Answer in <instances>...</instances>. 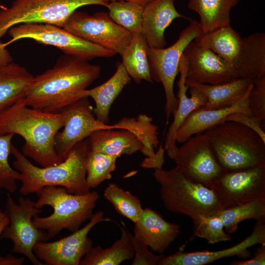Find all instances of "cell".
I'll list each match as a JSON object with an SVG mask.
<instances>
[{
	"instance_id": "obj_1",
	"label": "cell",
	"mask_w": 265,
	"mask_h": 265,
	"mask_svg": "<svg viewBox=\"0 0 265 265\" xmlns=\"http://www.w3.org/2000/svg\"><path fill=\"white\" fill-rule=\"evenodd\" d=\"M100 73L99 66L65 54L52 68L33 76L22 98L30 107L59 113L70 104L88 97L87 88Z\"/></svg>"
},
{
	"instance_id": "obj_2",
	"label": "cell",
	"mask_w": 265,
	"mask_h": 265,
	"mask_svg": "<svg viewBox=\"0 0 265 265\" xmlns=\"http://www.w3.org/2000/svg\"><path fill=\"white\" fill-rule=\"evenodd\" d=\"M22 98L0 114V134L22 137L25 141L22 153L41 167L60 163L62 161L56 152L54 139L63 127L61 113L30 107Z\"/></svg>"
},
{
	"instance_id": "obj_3",
	"label": "cell",
	"mask_w": 265,
	"mask_h": 265,
	"mask_svg": "<svg viewBox=\"0 0 265 265\" xmlns=\"http://www.w3.org/2000/svg\"><path fill=\"white\" fill-rule=\"evenodd\" d=\"M88 149L86 138L76 144L60 163L39 167L33 164L12 144L11 154L15 158L13 165L22 174L20 193L23 195L36 193L47 186H62L75 194L89 192L90 189L86 183L85 168Z\"/></svg>"
},
{
	"instance_id": "obj_4",
	"label": "cell",
	"mask_w": 265,
	"mask_h": 265,
	"mask_svg": "<svg viewBox=\"0 0 265 265\" xmlns=\"http://www.w3.org/2000/svg\"><path fill=\"white\" fill-rule=\"evenodd\" d=\"M203 133L224 171L265 167V141L251 128L229 121L219 123Z\"/></svg>"
},
{
	"instance_id": "obj_5",
	"label": "cell",
	"mask_w": 265,
	"mask_h": 265,
	"mask_svg": "<svg viewBox=\"0 0 265 265\" xmlns=\"http://www.w3.org/2000/svg\"><path fill=\"white\" fill-rule=\"evenodd\" d=\"M36 194L38 198L35 206L41 209L45 206H50L53 212L46 217L35 216L32 221L37 228L46 231L51 238L63 229L72 232L79 229L82 223L91 218L100 198L96 191L75 194L59 186H45Z\"/></svg>"
},
{
	"instance_id": "obj_6",
	"label": "cell",
	"mask_w": 265,
	"mask_h": 265,
	"mask_svg": "<svg viewBox=\"0 0 265 265\" xmlns=\"http://www.w3.org/2000/svg\"><path fill=\"white\" fill-rule=\"evenodd\" d=\"M160 186V198L170 212L189 217L193 223L200 215L215 214L222 209L213 190L185 177L175 167L155 169L153 174Z\"/></svg>"
},
{
	"instance_id": "obj_7",
	"label": "cell",
	"mask_w": 265,
	"mask_h": 265,
	"mask_svg": "<svg viewBox=\"0 0 265 265\" xmlns=\"http://www.w3.org/2000/svg\"><path fill=\"white\" fill-rule=\"evenodd\" d=\"M107 0H15L0 9V39L12 26L39 23L63 27L79 8L90 5L107 7Z\"/></svg>"
},
{
	"instance_id": "obj_8",
	"label": "cell",
	"mask_w": 265,
	"mask_h": 265,
	"mask_svg": "<svg viewBox=\"0 0 265 265\" xmlns=\"http://www.w3.org/2000/svg\"><path fill=\"white\" fill-rule=\"evenodd\" d=\"M7 33L11 37L7 45L20 39H31L54 46L66 54L87 61L98 57L109 58L117 54L54 25L22 24L11 27Z\"/></svg>"
},
{
	"instance_id": "obj_9",
	"label": "cell",
	"mask_w": 265,
	"mask_h": 265,
	"mask_svg": "<svg viewBox=\"0 0 265 265\" xmlns=\"http://www.w3.org/2000/svg\"><path fill=\"white\" fill-rule=\"evenodd\" d=\"M202 34L199 22L190 20L189 25L180 33L177 40L168 48L148 47V56L153 82L161 83L165 95V112L168 120L174 114L178 99L174 91V83L179 74L181 58L187 46Z\"/></svg>"
},
{
	"instance_id": "obj_10",
	"label": "cell",
	"mask_w": 265,
	"mask_h": 265,
	"mask_svg": "<svg viewBox=\"0 0 265 265\" xmlns=\"http://www.w3.org/2000/svg\"><path fill=\"white\" fill-rule=\"evenodd\" d=\"M42 211L35 206V202L21 196L17 203L7 194L4 212L9 222L1 233L0 239H10L13 244L11 252L24 255L34 265L43 264L35 255L34 246L38 242L51 239L46 231L37 228L32 221L33 217Z\"/></svg>"
},
{
	"instance_id": "obj_11",
	"label": "cell",
	"mask_w": 265,
	"mask_h": 265,
	"mask_svg": "<svg viewBox=\"0 0 265 265\" xmlns=\"http://www.w3.org/2000/svg\"><path fill=\"white\" fill-rule=\"evenodd\" d=\"M62 27L121 56L132 37L129 31L115 23L108 13L105 12H99L90 15L76 10Z\"/></svg>"
},
{
	"instance_id": "obj_12",
	"label": "cell",
	"mask_w": 265,
	"mask_h": 265,
	"mask_svg": "<svg viewBox=\"0 0 265 265\" xmlns=\"http://www.w3.org/2000/svg\"><path fill=\"white\" fill-rule=\"evenodd\" d=\"M175 167L186 178L212 188L224 172L216 160L203 132L190 137L178 148Z\"/></svg>"
},
{
	"instance_id": "obj_13",
	"label": "cell",
	"mask_w": 265,
	"mask_h": 265,
	"mask_svg": "<svg viewBox=\"0 0 265 265\" xmlns=\"http://www.w3.org/2000/svg\"><path fill=\"white\" fill-rule=\"evenodd\" d=\"M104 215L103 211H99L93 214L86 225L72 234L54 241L36 243L33 248L35 255L46 265H79L93 246L92 240L88 237L90 230L99 223L113 221Z\"/></svg>"
},
{
	"instance_id": "obj_14",
	"label": "cell",
	"mask_w": 265,
	"mask_h": 265,
	"mask_svg": "<svg viewBox=\"0 0 265 265\" xmlns=\"http://www.w3.org/2000/svg\"><path fill=\"white\" fill-rule=\"evenodd\" d=\"M222 210L250 201H265V167L224 171L212 188Z\"/></svg>"
},
{
	"instance_id": "obj_15",
	"label": "cell",
	"mask_w": 265,
	"mask_h": 265,
	"mask_svg": "<svg viewBox=\"0 0 265 265\" xmlns=\"http://www.w3.org/2000/svg\"><path fill=\"white\" fill-rule=\"evenodd\" d=\"M88 97L79 99L65 107L60 112L63 129L58 131L54 139L56 152L62 161L78 143L92 133L102 129H114L112 125L105 124L94 117Z\"/></svg>"
},
{
	"instance_id": "obj_16",
	"label": "cell",
	"mask_w": 265,
	"mask_h": 265,
	"mask_svg": "<svg viewBox=\"0 0 265 265\" xmlns=\"http://www.w3.org/2000/svg\"><path fill=\"white\" fill-rule=\"evenodd\" d=\"M186 80L201 84H219L238 78L230 65L208 48L194 40L185 49Z\"/></svg>"
},
{
	"instance_id": "obj_17",
	"label": "cell",
	"mask_w": 265,
	"mask_h": 265,
	"mask_svg": "<svg viewBox=\"0 0 265 265\" xmlns=\"http://www.w3.org/2000/svg\"><path fill=\"white\" fill-rule=\"evenodd\" d=\"M256 244H265V224L257 221L252 233L238 243L228 248L215 251L184 252L181 247L174 254L163 256L159 265H205L219 259L237 256L241 258L249 257V248Z\"/></svg>"
},
{
	"instance_id": "obj_18",
	"label": "cell",
	"mask_w": 265,
	"mask_h": 265,
	"mask_svg": "<svg viewBox=\"0 0 265 265\" xmlns=\"http://www.w3.org/2000/svg\"><path fill=\"white\" fill-rule=\"evenodd\" d=\"M187 68V61L183 54L179 63L180 76L177 82L179 91L176 97L178 99V105L173 114V121L166 135L164 148L168 157L172 159L178 148L175 138L177 130L192 111L204 106L207 102L206 97L200 90L194 86L188 87L186 84Z\"/></svg>"
},
{
	"instance_id": "obj_19",
	"label": "cell",
	"mask_w": 265,
	"mask_h": 265,
	"mask_svg": "<svg viewBox=\"0 0 265 265\" xmlns=\"http://www.w3.org/2000/svg\"><path fill=\"white\" fill-rule=\"evenodd\" d=\"M134 224V236L159 254H162L181 232L180 225L167 221L149 208L142 209Z\"/></svg>"
},
{
	"instance_id": "obj_20",
	"label": "cell",
	"mask_w": 265,
	"mask_h": 265,
	"mask_svg": "<svg viewBox=\"0 0 265 265\" xmlns=\"http://www.w3.org/2000/svg\"><path fill=\"white\" fill-rule=\"evenodd\" d=\"M175 0H153L144 6L142 32L149 47L163 48L166 45L165 31L176 19L188 17L180 13Z\"/></svg>"
},
{
	"instance_id": "obj_21",
	"label": "cell",
	"mask_w": 265,
	"mask_h": 265,
	"mask_svg": "<svg viewBox=\"0 0 265 265\" xmlns=\"http://www.w3.org/2000/svg\"><path fill=\"white\" fill-rule=\"evenodd\" d=\"M252 86L253 82L241 99L231 106L217 109L200 107L192 111L177 130L175 134L176 142L184 143L191 136L203 132L213 126L224 122L227 116L232 113L239 112L252 116L248 98Z\"/></svg>"
},
{
	"instance_id": "obj_22",
	"label": "cell",
	"mask_w": 265,
	"mask_h": 265,
	"mask_svg": "<svg viewBox=\"0 0 265 265\" xmlns=\"http://www.w3.org/2000/svg\"><path fill=\"white\" fill-rule=\"evenodd\" d=\"M233 68L238 78L253 80L265 76V33L242 38Z\"/></svg>"
},
{
	"instance_id": "obj_23",
	"label": "cell",
	"mask_w": 265,
	"mask_h": 265,
	"mask_svg": "<svg viewBox=\"0 0 265 265\" xmlns=\"http://www.w3.org/2000/svg\"><path fill=\"white\" fill-rule=\"evenodd\" d=\"M118 130L95 131L87 138L89 149L118 158L142 151V143L132 132L124 129Z\"/></svg>"
},
{
	"instance_id": "obj_24",
	"label": "cell",
	"mask_w": 265,
	"mask_h": 265,
	"mask_svg": "<svg viewBox=\"0 0 265 265\" xmlns=\"http://www.w3.org/2000/svg\"><path fill=\"white\" fill-rule=\"evenodd\" d=\"M131 80L123 65L117 62L113 75L102 84L87 89V95L94 101L93 112L99 122L108 124L110 107L124 88Z\"/></svg>"
},
{
	"instance_id": "obj_25",
	"label": "cell",
	"mask_w": 265,
	"mask_h": 265,
	"mask_svg": "<svg viewBox=\"0 0 265 265\" xmlns=\"http://www.w3.org/2000/svg\"><path fill=\"white\" fill-rule=\"evenodd\" d=\"M253 80L237 78L219 84H201L186 80L188 87L194 86L206 97L207 102L202 108L205 109H217L231 106L244 96Z\"/></svg>"
},
{
	"instance_id": "obj_26",
	"label": "cell",
	"mask_w": 265,
	"mask_h": 265,
	"mask_svg": "<svg viewBox=\"0 0 265 265\" xmlns=\"http://www.w3.org/2000/svg\"><path fill=\"white\" fill-rule=\"evenodd\" d=\"M119 225L120 238L111 246L103 248L92 246L83 257L79 265H118L133 259L134 255L132 234L122 221Z\"/></svg>"
},
{
	"instance_id": "obj_27",
	"label": "cell",
	"mask_w": 265,
	"mask_h": 265,
	"mask_svg": "<svg viewBox=\"0 0 265 265\" xmlns=\"http://www.w3.org/2000/svg\"><path fill=\"white\" fill-rule=\"evenodd\" d=\"M240 0H188L187 7L199 16L203 34L230 25L231 9Z\"/></svg>"
},
{
	"instance_id": "obj_28",
	"label": "cell",
	"mask_w": 265,
	"mask_h": 265,
	"mask_svg": "<svg viewBox=\"0 0 265 265\" xmlns=\"http://www.w3.org/2000/svg\"><path fill=\"white\" fill-rule=\"evenodd\" d=\"M33 76L12 62L0 67V114L23 97Z\"/></svg>"
},
{
	"instance_id": "obj_29",
	"label": "cell",
	"mask_w": 265,
	"mask_h": 265,
	"mask_svg": "<svg viewBox=\"0 0 265 265\" xmlns=\"http://www.w3.org/2000/svg\"><path fill=\"white\" fill-rule=\"evenodd\" d=\"M148 46L142 33L132 35L121 55V62L127 73L135 83L142 80L153 82L148 56Z\"/></svg>"
},
{
	"instance_id": "obj_30",
	"label": "cell",
	"mask_w": 265,
	"mask_h": 265,
	"mask_svg": "<svg viewBox=\"0 0 265 265\" xmlns=\"http://www.w3.org/2000/svg\"><path fill=\"white\" fill-rule=\"evenodd\" d=\"M114 129H124L132 132L142 143L141 153L147 157L153 156L159 144L158 127L153 119L141 114L136 117H123L112 124Z\"/></svg>"
},
{
	"instance_id": "obj_31",
	"label": "cell",
	"mask_w": 265,
	"mask_h": 265,
	"mask_svg": "<svg viewBox=\"0 0 265 265\" xmlns=\"http://www.w3.org/2000/svg\"><path fill=\"white\" fill-rule=\"evenodd\" d=\"M217 214L222 220L225 231L228 234L235 233L238 224L246 219L265 221V201L260 199L221 210Z\"/></svg>"
},
{
	"instance_id": "obj_32",
	"label": "cell",
	"mask_w": 265,
	"mask_h": 265,
	"mask_svg": "<svg viewBox=\"0 0 265 265\" xmlns=\"http://www.w3.org/2000/svg\"><path fill=\"white\" fill-rule=\"evenodd\" d=\"M108 15L117 24L132 34L141 33L144 6L125 0L110 1L106 7Z\"/></svg>"
},
{
	"instance_id": "obj_33",
	"label": "cell",
	"mask_w": 265,
	"mask_h": 265,
	"mask_svg": "<svg viewBox=\"0 0 265 265\" xmlns=\"http://www.w3.org/2000/svg\"><path fill=\"white\" fill-rule=\"evenodd\" d=\"M117 158L88 149L85 168L86 180L89 188H95L104 181L111 179L112 172L116 169Z\"/></svg>"
},
{
	"instance_id": "obj_34",
	"label": "cell",
	"mask_w": 265,
	"mask_h": 265,
	"mask_svg": "<svg viewBox=\"0 0 265 265\" xmlns=\"http://www.w3.org/2000/svg\"><path fill=\"white\" fill-rule=\"evenodd\" d=\"M104 197L116 211L133 223L137 220L143 208L140 200L130 191L115 183H110L104 189Z\"/></svg>"
},
{
	"instance_id": "obj_35",
	"label": "cell",
	"mask_w": 265,
	"mask_h": 265,
	"mask_svg": "<svg viewBox=\"0 0 265 265\" xmlns=\"http://www.w3.org/2000/svg\"><path fill=\"white\" fill-rule=\"evenodd\" d=\"M14 134H0V189H4L10 193L17 189V181H21L22 174L10 165L8 158L11 154V140Z\"/></svg>"
},
{
	"instance_id": "obj_36",
	"label": "cell",
	"mask_w": 265,
	"mask_h": 265,
	"mask_svg": "<svg viewBox=\"0 0 265 265\" xmlns=\"http://www.w3.org/2000/svg\"><path fill=\"white\" fill-rule=\"evenodd\" d=\"M193 227L194 235L205 239L210 244L232 239L229 234L224 231L223 222L217 213L199 216L198 220L193 223Z\"/></svg>"
},
{
	"instance_id": "obj_37",
	"label": "cell",
	"mask_w": 265,
	"mask_h": 265,
	"mask_svg": "<svg viewBox=\"0 0 265 265\" xmlns=\"http://www.w3.org/2000/svg\"><path fill=\"white\" fill-rule=\"evenodd\" d=\"M248 106L252 116L265 126V76L253 80V86L248 98Z\"/></svg>"
},
{
	"instance_id": "obj_38",
	"label": "cell",
	"mask_w": 265,
	"mask_h": 265,
	"mask_svg": "<svg viewBox=\"0 0 265 265\" xmlns=\"http://www.w3.org/2000/svg\"><path fill=\"white\" fill-rule=\"evenodd\" d=\"M134 255L132 265H159L163 254L156 255L150 251L147 245L139 238L132 235Z\"/></svg>"
},
{
	"instance_id": "obj_39",
	"label": "cell",
	"mask_w": 265,
	"mask_h": 265,
	"mask_svg": "<svg viewBox=\"0 0 265 265\" xmlns=\"http://www.w3.org/2000/svg\"><path fill=\"white\" fill-rule=\"evenodd\" d=\"M234 121L241 123L255 131L265 141V132L261 123L252 116L242 112H234L225 118V121Z\"/></svg>"
},
{
	"instance_id": "obj_40",
	"label": "cell",
	"mask_w": 265,
	"mask_h": 265,
	"mask_svg": "<svg viewBox=\"0 0 265 265\" xmlns=\"http://www.w3.org/2000/svg\"><path fill=\"white\" fill-rule=\"evenodd\" d=\"M164 151L162 145H160L155 154L151 157H146L142 161L141 166L146 168H161L164 161Z\"/></svg>"
},
{
	"instance_id": "obj_41",
	"label": "cell",
	"mask_w": 265,
	"mask_h": 265,
	"mask_svg": "<svg viewBox=\"0 0 265 265\" xmlns=\"http://www.w3.org/2000/svg\"><path fill=\"white\" fill-rule=\"evenodd\" d=\"M231 265H265V244H260L254 253V257L247 260L234 261Z\"/></svg>"
},
{
	"instance_id": "obj_42",
	"label": "cell",
	"mask_w": 265,
	"mask_h": 265,
	"mask_svg": "<svg viewBox=\"0 0 265 265\" xmlns=\"http://www.w3.org/2000/svg\"><path fill=\"white\" fill-rule=\"evenodd\" d=\"M7 43H0V67L13 62L10 53L6 49Z\"/></svg>"
},
{
	"instance_id": "obj_43",
	"label": "cell",
	"mask_w": 265,
	"mask_h": 265,
	"mask_svg": "<svg viewBox=\"0 0 265 265\" xmlns=\"http://www.w3.org/2000/svg\"><path fill=\"white\" fill-rule=\"evenodd\" d=\"M24 261V257L17 258L11 254L4 257L0 256V265H22Z\"/></svg>"
},
{
	"instance_id": "obj_44",
	"label": "cell",
	"mask_w": 265,
	"mask_h": 265,
	"mask_svg": "<svg viewBox=\"0 0 265 265\" xmlns=\"http://www.w3.org/2000/svg\"><path fill=\"white\" fill-rule=\"evenodd\" d=\"M9 222L8 217L5 212H0V236Z\"/></svg>"
},
{
	"instance_id": "obj_45",
	"label": "cell",
	"mask_w": 265,
	"mask_h": 265,
	"mask_svg": "<svg viewBox=\"0 0 265 265\" xmlns=\"http://www.w3.org/2000/svg\"><path fill=\"white\" fill-rule=\"evenodd\" d=\"M108 1H112L115 0H125L127 1H130L133 3H135L144 6L147 4L152 1L153 0H107Z\"/></svg>"
},
{
	"instance_id": "obj_46",
	"label": "cell",
	"mask_w": 265,
	"mask_h": 265,
	"mask_svg": "<svg viewBox=\"0 0 265 265\" xmlns=\"http://www.w3.org/2000/svg\"><path fill=\"white\" fill-rule=\"evenodd\" d=\"M1 211V209H0V212Z\"/></svg>"
}]
</instances>
